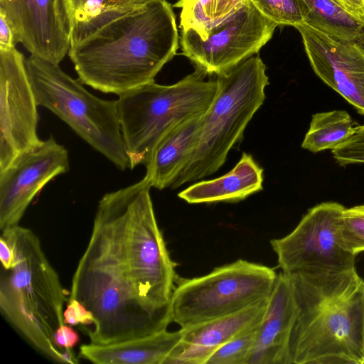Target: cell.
Returning a JSON list of instances; mask_svg holds the SVG:
<instances>
[{"label": "cell", "mask_w": 364, "mask_h": 364, "mask_svg": "<svg viewBox=\"0 0 364 364\" xmlns=\"http://www.w3.org/2000/svg\"><path fill=\"white\" fill-rule=\"evenodd\" d=\"M151 188L143 178L105 194L97 204L68 298L92 314L93 323L85 328L91 343L134 340L171 323L176 264L158 225Z\"/></svg>", "instance_id": "obj_1"}, {"label": "cell", "mask_w": 364, "mask_h": 364, "mask_svg": "<svg viewBox=\"0 0 364 364\" xmlns=\"http://www.w3.org/2000/svg\"><path fill=\"white\" fill-rule=\"evenodd\" d=\"M179 39L172 6L149 0L70 46L68 55L82 84L119 95L154 81Z\"/></svg>", "instance_id": "obj_2"}, {"label": "cell", "mask_w": 364, "mask_h": 364, "mask_svg": "<svg viewBox=\"0 0 364 364\" xmlns=\"http://www.w3.org/2000/svg\"><path fill=\"white\" fill-rule=\"evenodd\" d=\"M289 276L296 306L290 364H363L364 279L355 267Z\"/></svg>", "instance_id": "obj_3"}, {"label": "cell", "mask_w": 364, "mask_h": 364, "mask_svg": "<svg viewBox=\"0 0 364 364\" xmlns=\"http://www.w3.org/2000/svg\"><path fill=\"white\" fill-rule=\"evenodd\" d=\"M1 231L14 256L9 269L1 267V314L47 358L59 363H77L73 350L60 348L55 341L57 330L65 323L63 307L70 292L63 287L40 239L19 225Z\"/></svg>", "instance_id": "obj_4"}, {"label": "cell", "mask_w": 364, "mask_h": 364, "mask_svg": "<svg viewBox=\"0 0 364 364\" xmlns=\"http://www.w3.org/2000/svg\"><path fill=\"white\" fill-rule=\"evenodd\" d=\"M218 91L205 112L199 141L173 188L216 172L265 100L266 65L252 55L217 75Z\"/></svg>", "instance_id": "obj_5"}, {"label": "cell", "mask_w": 364, "mask_h": 364, "mask_svg": "<svg viewBox=\"0 0 364 364\" xmlns=\"http://www.w3.org/2000/svg\"><path fill=\"white\" fill-rule=\"evenodd\" d=\"M205 77L196 70L175 84L153 81L119 95V122L130 168L146 166L171 129L207 111L217 94L218 82Z\"/></svg>", "instance_id": "obj_6"}, {"label": "cell", "mask_w": 364, "mask_h": 364, "mask_svg": "<svg viewBox=\"0 0 364 364\" xmlns=\"http://www.w3.org/2000/svg\"><path fill=\"white\" fill-rule=\"evenodd\" d=\"M26 67L38 105L57 115L117 168H130L117 100L93 95L59 64L31 55L26 59Z\"/></svg>", "instance_id": "obj_7"}, {"label": "cell", "mask_w": 364, "mask_h": 364, "mask_svg": "<svg viewBox=\"0 0 364 364\" xmlns=\"http://www.w3.org/2000/svg\"><path fill=\"white\" fill-rule=\"evenodd\" d=\"M277 273L245 259L192 279H177L169 317L181 328L230 315L269 298Z\"/></svg>", "instance_id": "obj_8"}, {"label": "cell", "mask_w": 364, "mask_h": 364, "mask_svg": "<svg viewBox=\"0 0 364 364\" xmlns=\"http://www.w3.org/2000/svg\"><path fill=\"white\" fill-rule=\"evenodd\" d=\"M345 208L333 201L317 204L309 209L290 233L270 240L282 272H340L355 267L356 256L345 250L340 238Z\"/></svg>", "instance_id": "obj_9"}, {"label": "cell", "mask_w": 364, "mask_h": 364, "mask_svg": "<svg viewBox=\"0 0 364 364\" xmlns=\"http://www.w3.org/2000/svg\"><path fill=\"white\" fill-rule=\"evenodd\" d=\"M278 25L250 1L232 17L213 28L205 38L181 31L182 55L204 75H218L257 54Z\"/></svg>", "instance_id": "obj_10"}, {"label": "cell", "mask_w": 364, "mask_h": 364, "mask_svg": "<svg viewBox=\"0 0 364 364\" xmlns=\"http://www.w3.org/2000/svg\"><path fill=\"white\" fill-rule=\"evenodd\" d=\"M0 171L42 140L38 115L26 58L15 47L0 49Z\"/></svg>", "instance_id": "obj_11"}, {"label": "cell", "mask_w": 364, "mask_h": 364, "mask_svg": "<svg viewBox=\"0 0 364 364\" xmlns=\"http://www.w3.org/2000/svg\"><path fill=\"white\" fill-rule=\"evenodd\" d=\"M69 170L68 150L51 136L0 171V229L18 225L36 194Z\"/></svg>", "instance_id": "obj_12"}, {"label": "cell", "mask_w": 364, "mask_h": 364, "mask_svg": "<svg viewBox=\"0 0 364 364\" xmlns=\"http://www.w3.org/2000/svg\"><path fill=\"white\" fill-rule=\"evenodd\" d=\"M294 28L316 75L364 116V42L338 38L306 23Z\"/></svg>", "instance_id": "obj_13"}, {"label": "cell", "mask_w": 364, "mask_h": 364, "mask_svg": "<svg viewBox=\"0 0 364 364\" xmlns=\"http://www.w3.org/2000/svg\"><path fill=\"white\" fill-rule=\"evenodd\" d=\"M16 43L32 55L59 64L70 48L71 26L65 0H0Z\"/></svg>", "instance_id": "obj_14"}, {"label": "cell", "mask_w": 364, "mask_h": 364, "mask_svg": "<svg viewBox=\"0 0 364 364\" xmlns=\"http://www.w3.org/2000/svg\"><path fill=\"white\" fill-rule=\"evenodd\" d=\"M267 300L230 315L181 328V338L164 364H206L222 345L260 323Z\"/></svg>", "instance_id": "obj_15"}, {"label": "cell", "mask_w": 364, "mask_h": 364, "mask_svg": "<svg viewBox=\"0 0 364 364\" xmlns=\"http://www.w3.org/2000/svg\"><path fill=\"white\" fill-rule=\"evenodd\" d=\"M289 274H277L247 364H290L289 342L296 314Z\"/></svg>", "instance_id": "obj_16"}, {"label": "cell", "mask_w": 364, "mask_h": 364, "mask_svg": "<svg viewBox=\"0 0 364 364\" xmlns=\"http://www.w3.org/2000/svg\"><path fill=\"white\" fill-rule=\"evenodd\" d=\"M204 115L200 113L181 122L156 145L144 177L151 188L171 186L186 166L199 141Z\"/></svg>", "instance_id": "obj_17"}, {"label": "cell", "mask_w": 364, "mask_h": 364, "mask_svg": "<svg viewBox=\"0 0 364 364\" xmlns=\"http://www.w3.org/2000/svg\"><path fill=\"white\" fill-rule=\"evenodd\" d=\"M181 338L180 330L154 334L109 345L83 344L81 358L97 364H164Z\"/></svg>", "instance_id": "obj_18"}, {"label": "cell", "mask_w": 364, "mask_h": 364, "mask_svg": "<svg viewBox=\"0 0 364 364\" xmlns=\"http://www.w3.org/2000/svg\"><path fill=\"white\" fill-rule=\"evenodd\" d=\"M263 169L247 153L225 175L194 183L178 194L191 204L237 202L262 190Z\"/></svg>", "instance_id": "obj_19"}, {"label": "cell", "mask_w": 364, "mask_h": 364, "mask_svg": "<svg viewBox=\"0 0 364 364\" xmlns=\"http://www.w3.org/2000/svg\"><path fill=\"white\" fill-rule=\"evenodd\" d=\"M248 0H178L181 31L191 30L205 38L214 28L237 14Z\"/></svg>", "instance_id": "obj_20"}, {"label": "cell", "mask_w": 364, "mask_h": 364, "mask_svg": "<svg viewBox=\"0 0 364 364\" xmlns=\"http://www.w3.org/2000/svg\"><path fill=\"white\" fill-rule=\"evenodd\" d=\"M357 127V123L345 110L316 113L301 147L312 153L333 150L349 138Z\"/></svg>", "instance_id": "obj_21"}, {"label": "cell", "mask_w": 364, "mask_h": 364, "mask_svg": "<svg viewBox=\"0 0 364 364\" xmlns=\"http://www.w3.org/2000/svg\"><path fill=\"white\" fill-rule=\"evenodd\" d=\"M308 9L306 23L332 36L364 42V22L344 11L332 0H304Z\"/></svg>", "instance_id": "obj_22"}, {"label": "cell", "mask_w": 364, "mask_h": 364, "mask_svg": "<svg viewBox=\"0 0 364 364\" xmlns=\"http://www.w3.org/2000/svg\"><path fill=\"white\" fill-rule=\"evenodd\" d=\"M71 26L70 46L92 34L102 26L124 14L109 0H65Z\"/></svg>", "instance_id": "obj_23"}, {"label": "cell", "mask_w": 364, "mask_h": 364, "mask_svg": "<svg viewBox=\"0 0 364 364\" xmlns=\"http://www.w3.org/2000/svg\"><path fill=\"white\" fill-rule=\"evenodd\" d=\"M267 18L278 26H296L304 23L308 9L304 0H250Z\"/></svg>", "instance_id": "obj_24"}, {"label": "cell", "mask_w": 364, "mask_h": 364, "mask_svg": "<svg viewBox=\"0 0 364 364\" xmlns=\"http://www.w3.org/2000/svg\"><path fill=\"white\" fill-rule=\"evenodd\" d=\"M259 324L222 345L210 355L206 364H247Z\"/></svg>", "instance_id": "obj_25"}, {"label": "cell", "mask_w": 364, "mask_h": 364, "mask_svg": "<svg viewBox=\"0 0 364 364\" xmlns=\"http://www.w3.org/2000/svg\"><path fill=\"white\" fill-rule=\"evenodd\" d=\"M339 234L341 244L348 252L355 256L364 252V205L344 209Z\"/></svg>", "instance_id": "obj_26"}, {"label": "cell", "mask_w": 364, "mask_h": 364, "mask_svg": "<svg viewBox=\"0 0 364 364\" xmlns=\"http://www.w3.org/2000/svg\"><path fill=\"white\" fill-rule=\"evenodd\" d=\"M332 154L343 166L364 164V124L358 125L349 138L332 150Z\"/></svg>", "instance_id": "obj_27"}, {"label": "cell", "mask_w": 364, "mask_h": 364, "mask_svg": "<svg viewBox=\"0 0 364 364\" xmlns=\"http://www.w3.org/2000/svg\"><path fill=\"white\" fill-rule=\"evenodd\" d=\"M63 316L66 324L81 325L85 328L93 323L92 314L76 299H68Z\"/></svg>", "instance_id": "obj_28"}, {"label": "cell", "mask_w": 364, "mask_h": 364, "mask_svg": "<svg viewBox=\"0 0 364 364\" xmlns=\"http://www.w3.org/2000/svg\"><path fill=\"white\" fill-rule=\"evenodd\" d=\"M79 338L77 333L66 323L60 326L55 334L56 343L67 351H73L72 348L78 343Z\"/></svg>", "instance_id": "obj_29"}, {"label": "cell", "mask_w": 364, "mask_h": 364, "mask_svg": "<svg viewBox=\"0 0 364 364\" xmlns=\"http://www.w3.org/2000/svg\"><path fill=\"white\" fill-rule=\"evenodd\" d=\"M16 43L13 30L4 14L0 12V49L13 48Z\"/></svg>", "instance_id": "obj_30"}, {"label": "cell", "mask_w": 364, "mask_h": 364, "mask_svg": "<svg viewBox=\"0 0 364 364\" xmlns=\"http://www.w3.org/2000/svg\"><path fill=\"white\" fill-rule=\"evenodd\" d=\"M355 19L364 22V0H332Z\"/></svg>", "instance_id": "obj_31"}, {"label": "cell", "mask_w": 364, "mask_h": 364, "mask_svg": "<svg viewBox=\"0 0 364 364\" xmlns=\"http://www.w3.org/2000/svg\"><path fill=\"white\" fill-rule=\"evenodd\" d=\"M0 260L1 267L9 269L14 262V252L9 243L0 237Z\"/></svg>", "instance_id": "obj_32"}, {"label": "cell", "mask_w": 364, "mask_h": 364, "mask_svg": "<svg viewBox=\"0 0 364 364\" xmlns=\"http://www.w3.org/2000/svg\"><path fill=\"white\" fill-rule=\"evenodd\" d=\"M115 7L130 11L132 9L140 6L149 0H109Z\"/></svg>", "instance_id": "obj_33"}, {"label": "cell", "mask_w": 364, "mask_h": 364, "mask_svg": "<svg viewBox=\"0 0 364 364\" xmlns=\"http://www.w3.org/2000/svg\"><path fill=\"white\" fill-rule=\"evenodd\" d=\"M363 341H364V327H363ZM364 364V360H363V363Z\"/></svg>", "instance_id": "obj_34"}]
</instances>
